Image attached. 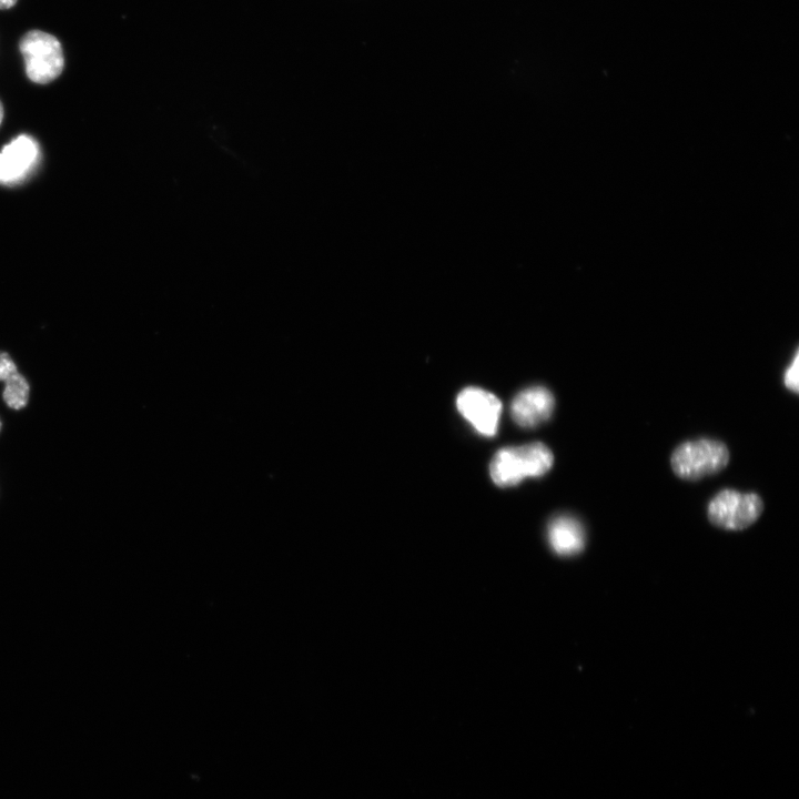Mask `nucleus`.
Listing matches in <instances>:
<instances>
[{"label": "nucleus", "mask_w": 799, "mask_h": 799, "mask_svg": "<svg viewBox=\"0 0 799 799\" xmlns=\"http://www.w3.org/2000/svg\"><path fill=\"white\" fill-rule=\"evenodd\" d=\"M554 464V455L544 443L504 447L492 458L489 474L500 487H509L526 477H539Z\"/></svg>", "instance_id": "f257e3e1"}, {"label": "nucleus", "mask_w": 799, "mask_h": 799, "mask_svg": "<svg viewBox=\"0 0 799 799\" xmlns=\"http://www.w3.org/2000/svg\"><path fill=\"white\" fill-rule=\"evenodd\" d=\"M729 459L724 442L705 437L680 443L671 453L670 466L677 477L698 481L721 472Z\"/></svg>", "instance_id": "f03ea898"}, {"label": "nucleus", "mask_w": 799, "mask_h": 799, "mask_svg": "<svg viewBox=\"0 0 799 799\" xmlns=\"http://www.w3.org/2000/svg\"><path fill=\"white\" fill-rule=\"evenodd\" d=\"M28 78L36 83L47 84L63 71L64 54L59 39L42 30L26 32L19 42Z\"/></svg>", "instance_id": "7ed1b4c3"}, {"label": "nucleus", "mask_w": 799, "mask_h": 799, "mask_svg": "<svg viewBox=\"0 0 799 799\" xmlns=\"http://www.w3.org/2000/svg\"><path fill=\"white\" fill-rule=\"evenodd\" d=\"M763 503L756 493H740L731 488L718 492L707 507L708 519L717 527L741 530L761 515Z\"/></svg>", "instance_id": "20e7f679"}, {"label": "nucleus", "mask_w": 799, "mask_h": 799, "mask_svg": "<svg viewBox=\"0 0 799 799\" xmlns=\"http://www.w3.org/2000/svg\"><path fill=\"white\" fill-rule=\"evenodd\" d=\"M456 406L462 416L482 435H495L502 413L500 401L479 387H466L459 392Z\"/></svg>", "instance_id": "39448f33"}, {"label": "nucleus", "mask_w": 799, "mask_h": 799, "mask_svg": "<svg viewBox=\"0 0 799 799\" xmlns=\"http://www.w3.org/2000/svg\"><path fill=\"white\" fill-rule=\"evenodd\" d=\"M40 150L29 135H19L0 152V183L12 185L24 180L36 168Z\"/></svg>", "instance_id": "423d86ee"}, {"label": "nucleus", "mask_w": 799, "mask_h": 799, "mask_svg": "<svg viewBox=\"0 0 799 799\" xmlns=\"http://www.w3.org/2000/svg\"><path fill=\"white\" fill-rule=\"evenodd\" d=\"M555 407L553 393L544 386H530L520 391L513 400L510 413L522 427H535L546 422Z\"/></svg>", "instance_id": "0eeeda50"}, {"label": "nucleus", "mask_w": 799, "mask_h": 799, "mask_svg": "<svg viewBox=\"0 0 799 799\" xmlns=\"http://www.w3.org/2000/svg\"><path fill=\"white\" fill-rule=\"evenodd\" d=\"M548 542L552 549L560 556H573L585 547V530L573 516L559 515L548 525Z\"/></svg>", "instance_id": "6e6552de"}, {"label": "nucleus", "mask_w": 799, "mask_h": 799, "mask_svg": "<svg viewBox=\"0 0 799 799\" xmlns=\"http://www.w3.org/2000/svg\"><path fill=\"white\" fill-rule=\"evenodd\" d=\"M29 390L27 380L17 372L4 381L3 401L9 407L20 409L28 403Z\"/></svg>", "instance_id": "1a4fd4ad"}, {"label": "nucleus", "mask_w": 799, "mask_h": 799, "mask_svg": "<svg viewBox=\"0 0 799 799\" xmlns=\"http://www.w3.org/2000/svg\"><path fill=\"white\" fill-rule=\"evenodd\" d=\"M798 366H799V355H798V351H796L791 364L787 367V370L785 371V374H783L785 386L789 391H791L796 394H798V390H799V378H798L799 368H798Z\"/></svg>", "instance_id": "9d476101"}, {"label": "nucleus", "mask_w": 799, "mask_h": 799, "mask_svg": "<svg viewBox=\"0 0 799 799\" xmlns=\"http://www.w3.org/2000/svg\"><path fill=\"white\" fill-rule=\"evenodd\" d=\"M17 366L8 353L0 352V381H7L17 373Z\"/></svg>", "instance_id": "9b49d317"}, {"label": "nucleus", "mask_w": 799, "mask_h": 799, "mask_svg": "<svg viewBox=\"0 0 799 799\" xmlns=\"http://www.w3.org/2000/svg\"><path fill=\"white\" fill-rule=\"evenodd\" d=\"M18 0H0V10H7L16 6Z\"/></svg>", "instance_id": "f8f14e48"}, {"label": "nucleus", "mask_w": 799, "mask_h": 799, "mask_svg": "<svg viewBox=\"0 0 799 799\" xmlns=\"http://www.w3.org/2000/svg\"><path fill=\"white\" fill-rule=\"evenodd\" d=\"M2 118H3V108H2V104H1V102H0V124H1V122H2Z\"/></svg>", "instance_id": "ddd939ff"}, {"label": "nucleus", "mask_w": 799, "mask_h": 799, "mask_svg": "<svg viewBox=\"0 0 799 799\" xmlns=\"http://www.w3.org/2000/svg\"><path fill=\"white\" fill-rule=\"evenodd\" d=\"M0 429H1V422H0Z\"/></svg>", "instance_id": "4468645a"}]
</instances>
